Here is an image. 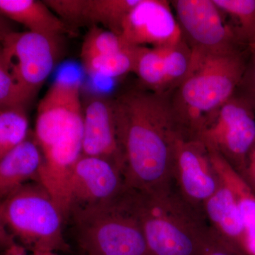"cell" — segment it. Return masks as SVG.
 I'll use <instances>...</instances> for the list:
<instances>
[{
    "label": "cell",
    "mask_w": 255,
    "mask_h": 255,
    "mask_svg": "<svg viewBox=\"0 0 255 255\" xmlns=\"http://www.w3.org/2000/svg\"><path fill=\"white\" fill-rule=\"evenodd\" d=\"M127 187L154 191L173 186L174 149L182 132L170 95L132 89L113 100Z\"/></svg>",
    "instance_id": "obj_1"
},
{
    "label": "cell",
    "mask_w": 255,
    "mask_h": 255,
    "mask_svg": "<svg viewBox=\"0 0 255 255\" xmlns=\"http://www.w3.org/2000/svg\"><path fill=\"white\" fill-rule=\"evenodd\" d=\"M126 196L137 218L150 255H204L214 238L204 211L172 187L146 191L128 188Z\"/></svg>",
    "instance_id": "obj_2"
},
{
    "label": "cell",
    "mask_w": 255,
    "mask_h": 255,
    "mask_svg": "<svg viewBox=\"0 0 255 255\" xmlns=\"http://www.w3.org/2000/svg\"><path fill=\"white\" fill-rule=\"evenodd\" d=\"M249 59L248 48L214 53L191 51L187 76L170 95L182 133L195 137L210 117L235 95Z\"/></svg>",
    "instance_id": "obj_3"
},
{
    "label": "cell",
    "mask_w": 255,
    "mask_h": 255,
    "mask_svg": "<svg viewBox=\"0 0 255 255\" xmlns=\"http://www.w3.org/2000/svg\"><path fill=\"white\" fill-rule=\"evenodd\" d=\"M127 189L115 200L70 212L84 255H150L140 223L128 203Z\"/></svg>",
    "instance_id": "obj_4"
},
{
    "label": "cell",
    "mask_w": 255,
    "mask_h": 255,
    "mask_svg": "<svg viewBox=\"0 0 255 255\" xmlns=\"http://www.w3.org/2000/svg\"><path fill=\"white\" fill-rule=\"evenodd\" d=\"M1 221L31 251H65L64 217L39 183L25 184L0 202Z\"/></svg>",
    "instance_id": "obj_5"
},
{
    "label": "cell",
    "mask_w": 255,
    "mask_h": 255,
    "mask_svg": "<svg viewBox=\"0 0 255 255\" xmlns=\"http://www.w3.org/2000/svg\"><path fill=\"white\" fill-rule=\"evenodd\" d=\"M1 57L28 104L33 100L61 56V37L13 31L1 42Z\"/></svg>",
    "instance_id": "obj_6"
},
{
    "label": "cell",
    "mask_w": 255,
    "mask_h": 255,
    "mask_svg": "<svg viewBox=\"0 0 255 255\" xmlns=\"http://www.w3.org/2000/svg\"><path fill=\"white\" fill-rule=\"evenodd\" d=\"M195 138L208 150L219 154L243 177L255 142V112L235 93L210 117Z\"/></svg>",
    "instance_id": "obj_7"
},
{
    "label": "cell",
    "mask_w": 255,
    "mask_h": 255,
    "mask_svg": "<svg viewBox=\"0 0 255 255\" xmlns=\"http://www.w3.org/2000/svg\"><path fill=\"white\" fill-rule=\"evenodd\" d=\"M170 4L191 51L214 53L248 48L225 21L213 0H174Z\"/></svg>",
    "instance_id": "obj_8"
},
{
    "label": "cell",
    "mask_w": 255,
    "mask_h": 255,
    "mask_svg": "<svg viewBox=\"0 0 255 255\" xmlns=\"http://www.w3.org/2000/svg\"><path fill=\"white\" fill-rule=\"evenodd\" d=\"M127 189L124 174L117 166L100 157L81 155L72 167L67 184L68 216L78 208L115 200Z\"/></svg>",
    "instance_id": "obj_9"
},
{
    "label": "cell",
    "mask_w": 255,
    "mask_h": 255,
    "mask_svg": "<svg viewBox=\"0 0 255 255\" xmlns=\"http://www.w3.org/2000/svg\"><path fill=\"white\" fill-rule=\"evenodd\" d=\"M216 169L205 145L182 133L174 149L173 184L180 195L197 209L202 210L206 201L221 186Z\"/></svg>",
    "instance_id": "obj_10"
},
{
    "label": "cell",
    "mask_w": 255,
    "mask_h": 255,
    "mask_svg": "<svg viewBox=\"0 0 255 255\" xmlns=\"http://www.w3.org/2000/svg\"><path fill=\"white\" fill-rule=\"evenodd\" d=\"M80 90L78 82L58 80L40 102L33 137L41 150L82 123Z\"/></svg>",
    "instance_id": "obj_11"
},
{
    "label": "cell",
    "mask_w": 255,
    "mask_h": 255,
    "mask_svg": "<svg viewBox=\"0 0 255 255\" xmlns=\"http://www.w3.org/2000/svg\"><path fill=\"white\" fill-rule=\"evenodd\" d=\"M166 0H140L122 24L121 36L134 46L160 48L184 40L180 26Z\"/></svg>",
    "instance_id": "obj_12"
},
{
    "label": "cell",
    "mask_w": 255,
    "mask_h": 255,
    "mask_svg": "<svg viewBox=\"0 0 255 255\" xmlns=\"http://www.w3.org/2000/svg\"><path fill=\"white\" fill-rule=\"evenodd\" d=\"M82 155L106 159L124 174L113 100L95 97L88 100L82 110Z\"/></svg>",
    "instance_id": "obj_13"
},
{
    "label": "cell",
    "mask_w": 255,
    "mask_h": 255,
    "mask_svg": "<svg viewBox=\"0 0 255 255\" xmlns=\"http://www.w3.org/2000/svg\"><path fill=\"white\" fill-rule=\"evenodd\" d=\"M203 209L214 234L235 251L247 255L246 231L237 203L233 193L222 182L214 195L206 201Z\"/></svg>",
    "instance_id": "obj_14"
},
{
    "label": "cell",
    "mask_w": 255,
    "mask_h": 255,
    "mask_svg": "<svg viewBox=\"0 0 255 255\" xmlns=\"http://www.w3.org/2000/svg\"><path fill=\"white\" fill-rule=\"evenodd\" d=\"M43 162L41 149L34 137L28 138L0 157V202L30 179H37Z\"/></svg>",
    "instance_id": "obj_15"
},
{
    "label": "cell",
    "mask_w": 255,
    "mask_h": 255,
    "mask_svg": "<svg viewBox=\"0 0 255 255\" xmlns=\"http://www.w3.org/2000/svg\"><path fill=\"white\" fill-rule=\"evenodd\" d=\"M0 14L21 23L28 31L50 37H62L70 28L48 7L36 0H0Z\"/></svg>",
    "instance_id": "obj_16"
},
{
    "label": "cell",
    "mask_w": 255,
    "mask_h": 255,
    "mask_svg": "<svg viewBox=\"0 0 255 255\" xmlns=\"http://www.w3.org/2000/svg\"><path fill=\"white\" fill-rule=\"evenodd\" d=\"M209 152L220 179L233 193L237 203L246 231V254L255 255V193L227 161L216 152Z\"/></svg>",
    "instance_id": "obj_17"
},
{
    "label": "cell",
    "mask_w": 255,
    "mask_h": 255,
    "mask_svg": "<svg viewBox=\"0 0 255 255\" xmlns=\"http://www.w3.org/2000/svg\"><path fill=\"white\" fill-rule=\"evenodd\" d=\"M167 47L138 46L133 73L145 90L160 95H170L167 83Z\"/></svg>",
    "instance_id": "obj_18"
},
{
    "label": "cell",
    "mask_w": 255,
    "mask_h": 255,
    "mask_svg": "<svg viewBox=\"0 0 255 255\" xmlns=\"http://www.w3.org/2000/svg\"><path fill=\"white\" fill-rule=\"evenodd\" d=\"M140 0H85L84 23L90 27L102 25L109 31L121 35L128 14Z\"/></svg>",
    "instance_id": "obj_19"
},
{
    "label": "cell",
    "mask_w": 255,
    "mask_h": 255,
    "mask_svg": "<svg viewBox=\"0 0 255 255\" xmlns=\"http://www.w3.org/2000/svg\"><path fill=\"white\" fill-rule=\"evenodd\" d=\"M223 14H227L238 39L248 47L255 43V0H213Z\"/></svg>",
    "instance_id": "obj_20"
},
{
    "label": "cell",
    "mask_w": 255,
    "mask_h": 255,
    "mask_svg": "<svg viewBox=\"0 0 255 255\" xmlns=\"http://www.w3.org/2000/svg\"><path fill=\"white\" fill-rule=\"evenodd\" d=\"M137 48L138 46H133L119 53L92 57L82 60V63L90 75L119 78L130 72L133 73Z\"/></svg>",
    "instance_id": "obj_21"
},
{
    "label": "cell",
    "mask_w": 255,
    "mask_h": 255,
    "mask_svg": "<svg viewBox=\"0 0 255 255\" xmlns=\"http://www.w3.org/2000/svg\"><path fill=\"white\" fill-rule=\"evenodd\" d=\"M28 120L22 107L0 111V157L28 138Z\"/></svg>",
    "instance_id": "obj_22"
},
{
    "label": "cell",
    "mask_w": 255,
    "mask_h": 255,
    "mask_svg": "<svg viewBox=\"0 0 255 255\" xmlns=\"http://www.w3.org/2000/svg\"><path fill=\"white\" fill-rule=\"evenodd\" d=\"M133 46L129 44L121 35L98 26H92L82 43V60L119 53Z\"/></svg>",
    "instance_id": "obj_23"
},
{
    "label": "cell",
    "mask_w": 255,
    "mask_h": 255,
    "mask_svg": "<svg viewBox=\"0 0 255 255\" xmlns=\"http://www.w3.org/2000/svg\"><path fill=\"white\" fill-rule=\"evenodd\" d=\"M45 4L67 26H84L85 0H46Z\"/></svg>",
    "instance_id": "obj_24"
},
{
    "label": "cell",
    "mask_w": 255,
    "mask_h": 255,
    "mask_svg": "<svg viewBox=\"0 0 255 255\" xmlns=\"http://www.w3.org/2000/svg\"><path fill=\"white\" fill-rule=\"evenodd\" d=\"M28 105L5 68L0 48V111L16 107L26 109Z\"/></svg>",
    "instance_id": "obj_25"
},
{
    "label": "cell",
    "mask_w": 255,
    "mask_h": 255,
    "mask_svg": "<svg viewBox=\"0 0 255 255\" xmlns=\"http://www.w3.org/2000/svg\"><path fill=\"white\" fill-rule=\"evenodd\" d=\"M236 94L244 99L255 113V59L251 56Z\"/></svg>",
    "instance_id": "obj_26"
},
{
    "label": "cell",
    "mask_w": 255,
    "mask_h": 255,
    "mask_svg": "<svg viewBox=\"0 0 255 255\" xmlns=\"http://www.w3.org/2000/svg\"><path fill=\"white\" fill-rule=\"evenodd\" d=\"M214 233V232H213ZM204 255H243L221 241L214 233V238Z\"/></svg>",
    "instance_id": "obj_27"
},
{
    "label": "cell",
    "mask_w": 255,
    "mask_h": 255,
    "mask_svg": "<svg viewBox=\"0 0 255 255\" xmlns=\"http://www.w3.org/2000/svg\"><path fill=\"white\" fill-rule=\"evenodd\" d=\"M243 177L255 193V142L248 156L246 172Z\"/></svg>",
    "instance_id": "obj_28"
},
{
    "label": "cell",
    "mask_w": 255,
    "mask_h": 255,
    "mask_svg": "<svg viewBox=\"0 0 255 255\" xmlns=\"http://www.w3.org/2000/svg\"><path fill=\"white\" fill-rule=\"evenodd\" d=\"M9 19L0 14V43L4 41L9 33L13 32Z\"/></svg>",
    "instance_id": "obj_29"
},
{
    "label": "cell",
    "mask_w": 255,
    "mask_h": 255,
    "mask_svg": "<svg viewBox=\"0 0 255 255\" xmlns=\"http://www.w3.org/2000/svg\"><path fill=\"white\" fill-rule=\"evenodd\" d=\"M1 255H28L26 247L12 243Z\"/></svg>",
    "instance_id": "obj_30"
},
{
    "label": "cell",
    "mask_w": 255,
    "mask_h": 255,
    "mask_svg": "<svg viewBox=\"0 0 255 255\" xmlns=\"http://www.w3.org/2000/svg\"><path fill=\"white\" fill-rule=\"evenodd\" d=\"M8 236H8L7 232H6L2 221H1V211H0V243H2V242L6 243V242L9 241Z\"/></svg>",
    "instance_id": "obj_31"
},
{
    "label": "cell",
    "mask_w": 255,
    "mask_h": 255,
    "mask_svg": "<svg viewBox=\"0 0 255 255\" xmlns=\"http://www.w3.org/2000/svg\"><path fill=\"white\" fill-rule=\"evenodd\" d=\"M32 255H58L55 252L49 251H32Z\"/></svg>",
    "instance_id": "obj_32"
},
{
    "label": "cell",
    "mask_w": 255,
    "mask_h": 255,
    "mask_svg": "<svg viewBox=\"0 0 255 255\" xmlns=\"http://www.w3.org/2000/svg\"><path fill=\"white\" fill-rule=\"evenodd\" d=\"M248 51H249L250 56H251L252 58L255 59V43L248 46Z\"/></svg>",
    "instance_id": "obj_33"
}]
</instances>
